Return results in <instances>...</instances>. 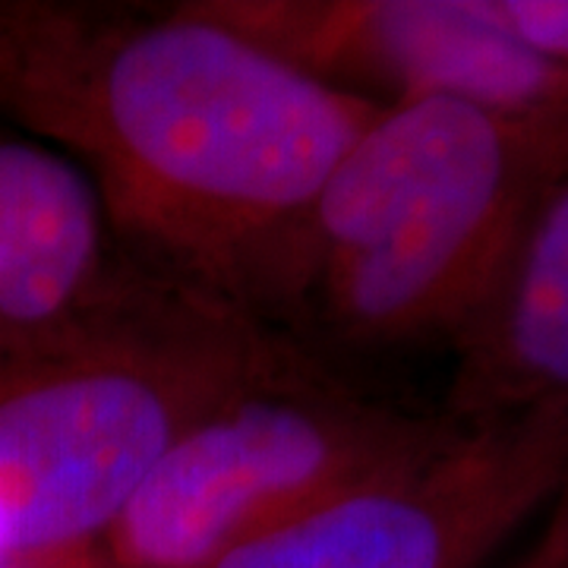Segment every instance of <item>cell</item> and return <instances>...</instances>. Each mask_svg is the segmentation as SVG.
<instances>
[{"instance_id": "3957f363", "label": "cell", "mask_w": 568, "mask_h": 568, "mask_svg": "<svg viewBox=\"0 0 568 568\" xmlns=\"http://www.w3.org/2000/svg\"><path fill=\"white\" fill-rule=\"evenodd\" d=\"M275 332L133 263L77 332L0 366V568L82 566Z\"/></svg>"}, {"instance_id": "30bf717a", "label": "cell", "mask_w": 568, "mask_h": 568, "mask_svg": "<svg viewBox=\"0 0 568 568\" xmlns=\"http://www.w3.org/2000/svg\"><path fill=\"white\" fill-rule=\"evenodd\" d=\"M511 568H568V480L544 511V521Z\"/></svg>"}, {"instance_id": "6da1fadb", "label": "cell", "mask_w": 568, "mask_h": 568, "mask_svg": "<svg viewBox=\"0 0 568 568\" xmlns=\"http://www.w3.org/2000/svg\"><path fill=\"white\" fill-rule=\"evenodd\" d=\"M379 111L200 0L0 3V118L80 168L140 265L241 310Z\"/></svg>"}, {"instance_id": "52a82bcc", "label": "cell", "mask_w": 568, "mask_h": 568, "mask_svg": "<svg viewBox=\"0 0 568 568\" xmlns=\"http://www.w3.org/2000/svg\"><path fill=\"white\" fill-rule=\"evenodd\" d=\"M130 265L80 168L0 118V366L89 323Z\"/></svg>"}, {"instance_id": "8fae6325", "label": "cell", "mask_w": 568, "mask_h": 568, "mask_svg": "<svg viewBox=\"0 0 568 568\" xmlns=\"http://www.w3.org/2000/svg\"><path fill=\"white\" fill-rule=\"evenodd\" d=\"M99 568H104V566H99Z\"/></svg>"}, {"instance_id": "7a4b0ae2", "label": "cell", "mask_w": 568, "mask_h": 568, "mask_svg": "<svg viewBox=\"0 0 568 568\" xmlns=\"http://www.w3.org/2000/svg\"><path fill=\"white\" fill-rule=\"evenodd\" d=\"M566 168L568 114L388 104L275 246L244 310L325 361L455 345Z\"/></svg>"}, {"instance_id": "8992f818", "label": "cell", "mask_w": 568, "mask_h": 568, "mask_svg": "<svg viewBox=\"0 0 568 568\" xmlns=\"http://www.w3.org/2000/svg\"><path fill=\"white\" fill-rule=\"evenodd\" d=\"M301 73L373 104L455 99L568 114V67L489 26L474 0H200Z\"/></svg>"}, {"instance_id": "ba28073f", "label": "cell", "mask_w": 568, "mask_h": 568, "mask_svg": "<svg viewBox=\"0 0 568 568\" xmlns=\"http://www.w3.org/2000/svg\"><path fill=\"white\" fill-rule=\"evenodd\" d=\"M452 347L446 414L568 420V168L540 193L487 304Z\"/></svg>"}, {"instance_id": "9c48e42d", "label": "cell", "mask_w": 568, "mask_h": 568, "mask_svg": "<svg viewBox=\"0 0 568 568\" xmlns=\"http://www.w3.org/2000/svg\"><path fill=\"white\" fill-rule=\"evenodd\" d=\"M480 17L544 61L568 67V0H474Z\"/></svg>"}, {"instance_id": "5b68a950", "label": "cell", "mask_w": 568, "mask_h": 568, "mask_svg": "<svg viewBox=\"0 0 568 568\" xmlns=\"http://www.w3.org/2000/svg\"><path fill=\"white\" fill-rule=\"evenodd\" d=\"M452 417V414H448ZM568 480V420H458L420 455L212 568H477Z\"/></svg>"}, {"instance_id": "277c9868", "label": "cell", "mask_w": 568, "mask_h": 568, "mask_svg": "<svg viewBox=\"0 0 568 568\" xmlns=\"http://www.w3.org/2000/svg\"><path fill=\"white\" fill-rule=\"evenodd\" d=\"M272 338L171 446L99 544L104 568H212L224 552L405 465L448 426Z\"/></svg>"}]
</instances>
